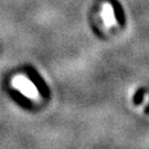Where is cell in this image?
I'll return each mask as SVG.
<instances>
[{
  "label": "cell",
  "mask_w": 149,
  "mask_h": 149,
  "mask_svg": "<svg viewBox=\"0 0 149 149\" xmlns=\"http://www.w3.org/2000/svg\"><path fill=\"white\" fill-rule=\"evenodd\" d=\"M103 19L106 23L107 26H114L116 23V13H115V9H114V6L107 5L104 6L103 8Z\"/></svg>",
  "instance_id": "2"
},
{
  "label": "cell",
  "mask_w": 149,
  "mask_h": 149,
  "mask_svg": "<svg viewBox=\"0 0 149 149\" xmlns=\"http://www.w3.org/2000/svg\"><path fill=\"white\" fill-rule=\"evenodd\" d=\"M13 85L18 91H20L22 94H24L28 97L31 98H36L38 95V91L36 85L28 80L27 77H22V76H18L17 79L13 81Z\"/></svg>",
  "instance_id": "1"
},
{
  "label": "cell",
  "mask_w": 149,
  "mask_h": 149,
  "mask_svg": "<svg viewBox=\"0 0 149 149\" xmlns=\"http://www.w3.org/2000/svg\"><path fill=\"white\" fill-rule=\"evenodd\" d=\"M113 6H114V9H115V13H116V18H117V20L120 23L124 22V15H123V10L122 8H120V6L118 2L116 1H113Z\"/></svg>",
  "instance_id": "3"
},
{
  "label": "cell",
  "mask_w": 149,
  "mask_h": 149,
  "mask_svg": "<svg viewBox=\"0 0 149 149\" xmlns=\"http://www.w3.org/2000/svg\"><path fill=\"white\" fill-rule=\"evenodd\" d=\"M144 90H139L137 93H136V96H135V103L138 104L140 102L143 101V95H144Z\"/></svg>",
  "instance_id": "4"
}]
</instances>
